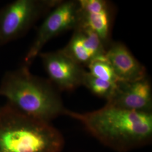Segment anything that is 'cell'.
Here are the masks:
<instances>
[{
    "instance_id": "cell-1",
    "label": "cell",
    "mask_w": 152,
    "mask_h": 152,
    "mask_svg": "<svg viewBox=\"0 0 152 152\" xmlns=\"http://www.w3.org/2000/svg\"><path fill=\"white\" fill-rule=\"evenodd\" d=\"M64 115L80 122L99 141L118 152H129L152 140V113L107 103L102 108L83 113L66 109Z\"/></svg>"
},
{
    "instance_id": "cell-2",
    "label": "cell",
    "mask_w": 152,
    "mask_h": 152,
    "mask_svg": "<svg viewBox=\"0 0 152 152\" xmlns=\"http://www.w3.org/2000/svg\"><path fill=\"white\" fill-rule=\"evenodd\" d=\"M58 90L49 80L33 75L23 65L7 71L0 83V96L23 114L48 122L64 115Z\"/></svg>"
},
{
    "instance_id": "cell-3",
    "label": "cell",
    "mask_w": 152,
    "mask_h": 152,
    "mask_svg": "<svg viewBox=\"0 0 152 152\" xmlns=\"http://www.w3.org/2000/svg\"><path fill=\"white\" fill-rule=\"evenodd\" d=\"M64 140L51 124L0 106V152H60Z\"/></svg>"
},
{
    "instance_id": "cell-4",
    "label": "cell",
    "mask_w": 152,
    "mask_h": 152,
    "mask_svg": "<svg viewBox=\"0 0 152 152\" xmlns=\"http://www.w3.org/2000/svg\"><path fill=\"white\" fill-rule=\"evenodd\" d=\"M61 0H16L0 9V46L23 37Z\"/></svg>"
},
{
    "instance_id": "cell-5",
    "label": "cell",
    "mask_w": 152,
    "mask_h": 152,
    "mask_svg": "<svg viewBox=\"0 0 152 152\" xmlns=\"http://www.w3.org/2000/svg\"><path fill=\"white\" fill-rule=\"evenodd\" d=\"M80 23L79 1H60L46 15L38 28L34 39L24 57L23 65L29 67L50 40L66 31L75 29Z\"/></svg>"
},
{
    "instance_id": "cell-6",
    "label": "cell",
    "mask_w": 152,
    "mask_h": 152,
    "mask_svg": "<svg viewBox=\"0 0 152 152\" xmlns=\"http://www.w3.org/2000/svg\"><path fill=\"white\" fill-rule=\"evenodd\" d=\"M39 56L49 80L58 90L71 91L82 85L86 71L62 49L40 53Z\"/></svg>"
},
{
    "instance_id": "cell-7",
    "label": "cell",
    "mask_w": 152,
    "mask_h": 152,
    "mask_svg": "<svg viewBox=\"0 0 152 152\" xmlns=\"http://www.w3.org/2000/svg\"><path fill=\"white\" fill-rule=\"evenodd\" d=\"M107 103L126 110L152 113L151 84L147 77L136 81L117 82Z\"/></svg>"
},
{
    "instance_id": "cell-8",
    "label": "cell",
    "mask_w": 152,
    "mask_h": 152,
    "mask_svg": "<svg viewBox=\"0 0 152 152\" xmlns=\"http://www.w3.org/2000/svg\"><path fill=\"white\" fill-rule=\"evenodd\" d=\"M62 50L80 65L87 66L93 60L105 57L107 50L97 34L80 25Z\"/></svg>"
},
{
    "instance_id": "cell-9",
    "label": "cell",
    "mask_w": 152,
    "mask_h": 152,
    "mask_svg": "<svg viewBox=\"0 0 152 152\" xmlns=\"http://www.w3.org/2000/svg\"><path fill=\"white\" fill-rule=\"evenodd\" d=\"M105 58L119 81L133 82L146 77L144 66L123 43L115 42L106 50Z\"/></svg>"
},
{
    "instance_id": "cell-10",
    "label": "cell",
    "mask_w": 152,
    "mask_h": 152,
    "mask_svg": "<svg viewBox=\"0 0 152 152\" xmlns=\"http://www.w3.org/2000/svg\"><path fill=\"white\" fill-rule=\"evenodd\" d=\"M80 25L98 34L105 45L109 38L111 15L108 3L104 0H79Z\"/></svg>"
},
{
    "instance_id": "cell-11",
    "label": "cell",
    "mask_w": 152,
    "mask_h": 152,
    "mask_svg": "<svg viewBox=\"0 0 152 152\" xmlns=\"http://www.w3.org/2000/svg\"><path fill=\"white\" fill-rule=\"evenodd\" d=\"M117 83L99 79L86 71L82 85L87 87L94 95L100 98H104L107 101L112 96Z\"/></svg>"
},
{
    "instance_id": "cell-12",
    "label": "cell",
    "mask_w": 152,
    "mask_h": 152,
    "mask_svg": "<svg viewBox=\"0 0 152 152\" xmlns=\"http://www.w3.org/2000/svg\"><path fill=\"white\" fill-rule=\"evenodd\" d=\"M87 66L88 72L96 78L113 83L119 81L105 57L93 60Z\"/></svg>"
}]
</instances>
